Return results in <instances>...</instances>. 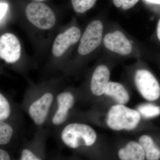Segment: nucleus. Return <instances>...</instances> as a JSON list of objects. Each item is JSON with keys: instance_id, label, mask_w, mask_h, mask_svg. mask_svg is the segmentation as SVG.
Returning a JSON list of instances; mask_svg holds the SVG:
<instances>
[{"instance_id": "nucleus-1", "label": "nucleus", "mask_w": 160, "mask_h": 160, "mask_svg": "<svg viewBox=\"0 0 160 160\" xmlns=\"http://www.w3.org/2000/svg\"><path fill=\"white\" fill-rule=\"evenodd\" d=\"M102 48L105 54L112 58H141L150 55L151 49L126 31L119 23L107 21Z\"/></svg>"}, {"instance_id": "nucleus-2", "label": "nucleus", "mask_w": 160, "mask_h": 160, "mask_svg": "<svg viewBox=\"0 0 160 160\" xmlns=\"http://www.w3.org/2000/svg\"><path fill=\"white\" fill-rule=\"evenodd\" d=\"M60 90L55 88H45L26 91L22 107L40 129L47 124Z\"/></svg>"}, {"instance_id": "nucleus-3", "label": "nucleus", "mask_w": 160, "mask_h": 160, "mask_svg": "<svg viewBox=\"0 0 160 160\" xmlns=\"http://www.w3.org/2000/svg\"><path fill=\"white\" fill-rule=\"evenodd\" d=\"M58 137L63 146L73 150L93 146L97 139L96 132L89 125L70 121L59 129Z\"/></svg>"}, {"instance_id": "nucleus-4", "label": "nucleus", "mask_w": 160, "mask_h": 160, "mask_svg": "<svg viewBox=\"0 0 160 160\" xmlns=\"http://www.w3.org/2000/svg\"><path fill=\"white\" fill-rule=\"evenodd\" d=\"M108 19L107 14L92 20L86 26L78 46L79 56L86 57L102 47L103 36Z\"/></svg>"}, {"instance_id": "nucleus-5", "label": "nucleus", "mask_w": 160, "mask_h": 160, "mask_svg": "<svg viewBox=\"0 0 160 160\" xmlns=\"http://www.w3.org/2000/svg\"><path fill=\"white\" fill-rule=\"evenodd\" d=\"M75 103V96L72 90L69 88L60 90L57 95L47 124L59 129L69 121Z\"/></svg>"}, {"instance_id": "nucleus-6", "label": "nucleus", "mask_w": 160, "mask_h": 160, "mask_svg": "<svg viewBox=\"0 0 160 160\" xmlns=\"http://www.w3.org/2000/svg\"><path fill=\"white\" fill-rule=\"evenodd\" d=\"M141 114L139 112L123 105H115L109 109L106 122L110 129L114 130H131L139 124Z\"/></svg>"}, {"instance_id": "nucleus-7", "label": "nucleus", "mask_w": 160, "mask_h": 160, "mask_svg": "<svg viewBox=\"0 0 160 160\" xmlns=\"http://www.w3.org/2000/svg\"><path fill=\"white\" fill-rule=\"evenodd\" d=\"M142 65L141 62L138 63L133 70V82L144 98L149 101H155L160 96L159 83L152 72Z\"/></svg>"}, {"instance_id": "nucleus-8", "label": "nucleus", "mask_w": 160, "mask_h": 160, "mask_svg": "<svg viewBox=\"0 0 160 160\" xmlns=\"http://www.w3.org/2000/svg\"><path fill=\"white\" fill-rule=\"evenodd\" d=\"M25 12L29 22L39 29H50L55 24L56 19L54 12L41 2L29 3L26 6Z\"/></svg>"}, {"instance_id": "nucleus-9", "label": "nucleus", "mask_w": 160, "mask_h": 160, "mask_svg": "<svg viewBox=\"0 0 160 160\" xmlns=\"http://www.w3.org/2000/svg\"><path fill=\"white\" fill-rule=\"evenodd\" d=\"M48 129H40L31 141H27L20 151V160H41L45 158V146Z\"/></svg>"}, {"instance_id": "nucleus-10", "label": "nucleus", "mask_w": 160, "mask_h": 160, "mask_svg": "<svg viewBox=\"0 0 160 160\" xmlns=\"http://www.w3.org/2000/svg\"><path fill=\"white\" fill-rule=\"evenodd\" d=\"M82 35L81 29L76 26H72L64 32L60 33L52 45V54L55 57H61L69 47L80 41Z\"/></svg>"}, {"instance_id": "nucleus-11", "label": "nucleus", "mask_w": 160, "mask_h": 160, "mask_svg": "<svg viewBox=\"0 0 160 160\" xmlns=\"http://www.w3.org/2000/svg\"><path fill=\"white\" fill-rule=\"evenodd\" d=\"M21 46L14 34L6 33L0 38V57L6 63H14L21 57Z\"/></svg>"}, {"instance_id": "nucleus-12", "label": "nucleus", "mask_w": 160, "mask_h": 160, "mask_svg": "<svg viewBox=\"0 0 160 160\" xmlns=\"http://www.w3.org/2000/svg\"><path fill=\"white\" fill-rule=\"evenodd\" d=\"M110 77L109 65L106 63H101L96 66L92 73L89 83L92 94L97 97L104 94Z\"/></svg>"}, {"instance_id": "nucleus-13", "label": "nucleus", "mask_w": 160, "mask_h": 160, "mask_svg": "<svg viewBox=\"0 0 160 160\" xmlns=\"http://www.w3.org/2000/svg\"><path fill=\"white\" fill-rule=\"evenodd\" d=\"M16 106L13 104L10 98L0 92V121L20 122V118L16 113Z\"/></svg>"}, {"instance_id": "nucleus-14", "label": "nucleus", "mask_w": 160, "mask_h": 160, "mask_svg": "<svg viewBox=\"0 0 160 160\" xmlns=\"http://www.w3.org/2000/svg\"><path fill=\"white\" fill-rule=\"evenodd\" d=\"M20 122L0 121V146L6 148L15 138Z\"/></svg>"}, {"instance_id": "nucleus-15", "label": "nucleus", "mask_w": 160, "mask_h": 160, "mask_svg": "<svg viewBox=\"0 0 160 160\" xmlns=\"http://www.w3.org/2000/svg\"><path fill=\"white\" fill-rule=\"evenodd\" d=\"M118 156L122 160H143L145 159L146 154L139 143L132 141L126 147L120 149Z\"/></svg>"}, {"instance_id": "nucleus-16", "label": "nucleus", "mask_w": 160, "mask_h": 160, "mask_svg": "<svg viewBox=\"0 0 160 160\" xmlns=\"http://www.w3.org/2000/svg\"><path fill=\"white\" fill-rule=\"evenodd\" d=\"M104 94L113 98L117 102L121 105L126 104L129 100V93L125 87L121 83L116 82H109Z\"/></svg>"}, {"instance_id": "nucleus-17", "label": "nucleus", "mask_w": 160, "mask_h": 160, "mask_svg": "<svg viewBox=\"0 0 160 160\" xmlns=\"http://www.w3.org/2000/svg\"><path fill=\"white\" fill-rule=\"evenodd\" d=\"M139 142L142 147L147 160H158L160 158V150L149 136L143 135L140 138Z\"/></svg>"}, {"instance_id": "nucleus-18", "label": "nucleus", "mask_w": 160, "mask_h": 160, "mask_svg": "<svg viewBox=\"0 0 160 160\" xmlns=\"http://www.w3.org/2000/svg\"><path fill=\"white\" fill-rule=\"evenodd\" d=\"M137 110L143 118L146 119L156 117L160 114V106L149 103L139 105Z\"/></svg>"}, {"instance_id": "nucleus-19", "label": "nucleus", "mask_w": 160, "mask_h": 160, "mask_svg": "<svg viewBox=\"0 0 160 160\" xmlns=\"http://www.w3.org/2000/svg\"><path fill=\"white\" fill-rule=\"evenodd\" d=\"M98 0H71L72 5L76 12L83 14L91 9Z\"/></svg>"}, {"instance_id": "nucleus-20", "label": "nucleus", "mask_w": 160, "mask_h": 160, "mask_svg": "<svg viewBox=\"0 0 160 160\" xmlns=\"http://www.w3.org/2000/svg\"><path fill=\"white\" fill-rule=\"evenodd\" d=\"M141 0H111L112 5L122 11H127L135 7Z\"/></svg>"}, {"instance_id": "nucleus-21", "label": "nucleus", "mask_w": 160, "mask_h": 160, "mask_svg": "<svg viewBox=\"0 0 160 160\" xmlns=\"http://www.w3.org/2000/svg\"><path fill=\"white\" fill-rule=\"evenodd\" d=\"M149 11L158 17L160 15V0H141Z\"/></svg>"}, {"instance_id": "nucleus-22", "label": "nucleus", "mask_w": 160, "mask_h": 160, "mask_svg": "<svg viewBox=\"0 0 160 160\" xmlns=\"http://www.w3.org/2000/svg\"><path fill=\"white\" fill-rule=\"evenodd\" d=\"M157 22L154 31L152 32L150 41L160 46V15L157 17Z\"/></svg>"}, {"instance_id": "nucleus-23", "label": "nucleus", "mask_w": 160, "mask_h": 160, "mask_svg": "<svg viewBox=\"0 0 160 160\" xmlns=\"http://www.w3.org/2000/svg\"><path fill=\"white\" fill-rule=\"evenodd\" d=\"M11 155L9 153V151L7 149L1 147L0 148V160H11Z\"/></svg>"}, {"instance_id": "nucleus-24", "label": "nucleus", "mask_w": 160, "mask_h": 160, "mask_svg": "<svg viewBox=\"0 0 160 160\" xmlns=\"http://www.w3.org/2000/svg\"><path fill=\"white\" fill-rule=\"evenodd\" d=\"M8 8V6L6 3L1 2V21L6 15Z\"/></svg>"}, {"instance_id": "nucleus-25", "label": "nucleus", "mask_w": 160, "mask_h": 160, "mask_svg": "<svg viewBox=\"0 0 160 160\" xmlns=\"http://www.w3.org/2000/svg\"><path fill=\"white\" fill-rule=\"evenodd\" d=\"M32 1H33V2H42L43 1H46V0H32Z\"/></svg>"}, {"instance_id": "nucleus-26", "label": "nucleus", "mask_w": 160, "mask_h": 160, "mask_svg": "<svg viewBox=\"0 0 160 160\" xmlns=\"http://www.w3.org/2000/svg\"><path fill=\"white\" fill-rule=\"evenodd\" d=\"M160 52H158V53H156L157 56L158 57V58H159V59H160V51H159Z\"/></svg>"}]
</instances>
